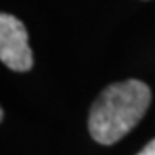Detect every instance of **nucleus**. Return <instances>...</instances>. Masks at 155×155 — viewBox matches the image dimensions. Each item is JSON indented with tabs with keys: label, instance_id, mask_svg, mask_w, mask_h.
<instances>
[{
	"label": "nucleus",
	"instance_id": "obj_1",
	"mask_svg": "<svg viewBox=\"0 0 155 155\" xmlns=\"http://www.w3.org/2000/svg\"><path fill=\"white\" fill-rule=\"evenodd\" d=\"M152 91L143 81L109 84L90 110L88 129L97 143L112 145L133 129L150 105Z\"/></svg>",
	"mask_w": 155,
	"mask_h": 155
},
{
	"label": "nucleus",
	"instance_id": "obj_2",
	"mask_svg": "<svg viewBox=\"0 0 155 155\" xmlns=\"http://www.w3.org/2000/svg\"><path fill=\"white\" fill-rule=\"evenodd\" d=\"M0 61L17 72L33 67V52L28 43V31L17 17L2 12L0 16Z\"/></svg>",
	"mask_w": 155,
	"mask_h": 155
},
{
	"label": "nucleus",
	"instance_id": "obj_3",
	"mask_svg": "<svg viewBox=\"0 0 155 155\" xmlns=\"http://www.w3.org/2000/svg\"><path fill=\"white\" fill-rule=\"evenodd\" d=\"M138 155H155V140H152L147 147H145Z\"/></svg>",
	"mask_w": 155,
	"mask_h": 155
}]
</instances>
